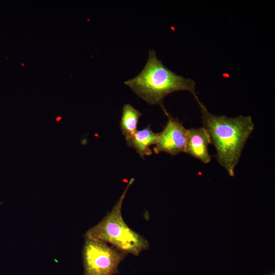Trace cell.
Masks as SVG:
<instances>
[{
    "instance_id": "cell-1",
    "label": "cell",
    "mask_w": 275,
    "mask_h": 275,
    "mask_svg": "<svg viewBox=\"0 0 275 275\" xmlns=\"http://www.w3.org/2000/svg\"><path fill=\"white\" fill-rule=\"evenodd\" d=\"M197 103L203 127L215 147L216 159L229 175L234 177L243 149L254 129L252 118L250 116L232 118L215 115L200 100Z\"/></svg>"
},
{
    "instance_id": "cell-2",
    "label": "cell",
    "mask_w": 275,
    "mask_h": 275,
    "mask_svg": "<svg viewBox=\"0 0 275 275\" xmlns=\"http://www.w3.org/2000/svg\"><path fill=\"white\" fill-rule=\"evenodd\" d=\"M124 84L148 103L159 105L166 109L163 100L170 94L180 91L190 93L199 101L195 91L196 83L190 78L178 75L166 67L154 49H150L147 61L140 73Z\"/></svg>"
},
{
    "instance_id": "cell-3",
    "label": "cell",
    "mask_w": 275,
    "mask_h": 275,
    "mask_svg": "<svg viewBox=\"0 0 275 275\" xmlns=\"http://www.w3.org/2000/svg\"><path fill=\"white\" fill-rule=\"evenodd\" d=\"M131 178L111 211L97 224L89 229L84 237L102 241L128 254L138 256L149 249V243L143 236L131 229L124 222L121 209L123 200L130 185Z\"/></svg>"
},
{
    "instance_id": "cell-4",
    "label": "cell",
    "mask_w": 275,
    "mask_h": 275,
    "mask_svg": "<svg viewBox=\"0 0 275 275\" xmlns=\"http://www.w3.org/2000/svg\"><path fill=\"white\" fill-rule=\"evenodd\" d=\"M127 254L108 243L85 238L82 258L84 275H115Z\"/></svg>"
},
{
    "instance_id": "cell-5",
    "label": "cell",
    "mask_w": 275,
    "mask_h": 275,
    "mask_svg": "<svg viewBox=\"0 0 275 275\" xmlns=\"http://www.w3.org/2000/svg\"><path fill=\"white\" fill-rule=\"evenodd\" d=\"M168 120L163 130L160 132L153 148L155 154L166 152L176 155L185 152L188 129L177 119L173 118L165 109L163 110Z\"/></svg>"
},
{
    "instance_id": "cell-6",
    "label": "cell",
    "mask_w": 275,
    "mask_h": 275,
    "mask_svg": "<svg viewBox=\"0 0 275 275\" xmlns=\"http://www.w3.org/2000/svg\"><path fill=\"white\" fill-rule=\"evenodd\" d=\"M211 143L209 135L203 127L188 129L185 153L207 164L211 159L208 152Z\"/></svg>"
},
{
    "instance_id": "cell-7",
    "label": "cell",
    "mask_w": 275,
    "mask_h": 275,
    "mask_svg": "<svg viewBox=\"0 0 275 275\" xmlns=\"http://www.w3.org/2000/svg\"><path fill=\"white\" fill-rule=\"evenodd\" d=\"M160 132L152 131L150 125L140 130H137L132 136L126 139L129 147L134 148L140 156H149L152 154L150 147L155 145L159 138Z\"/></svg>"
},
{
    "instance_id": "cell-8",
    "label": "cell",
    "mask_w": 275,
    "mask_h": 275,
    "mask_svg": "<svg viewBox=\"0 0 275 275\" xmlns=\"http://www.w3.org/2000/svg\"><path fill=\"white\" fill-rule=\"evenodd\" d=\"M142 114L130 104H125L122 108L120 122V128L125 139L132 136L136 131L139 119Z\"/></svg>"
},
{
    "instance_id": "cell-9",
    "label": "cell",
    "mask_w": 275,
    "mask_h": 275,
    "mask_svg": "<svg viewBox=\"0 0 275 275\" xmlns=\"http://www.w3.org/2000/svg\"><path fill=\"white\" fill-rule=\"evenodd\" d=\"M271 275H274V273H272Z\"/></svg>"
}]
</instances>
